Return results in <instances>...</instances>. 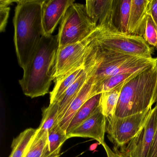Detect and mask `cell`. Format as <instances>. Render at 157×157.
Here are the masks:
<instances>
[{"instance_id": "obj_31", "label": "cell", "mask_w": 157, "mask_h": 157, "mask_svg": "<svg viewBox=\"0 0 157 157\" xmlns=\"http://www.w3.org/2000/svg\"><path fill=\"white\" fill-rule=\"evenodd\" d=\"M60 156V155H57V156H54V157H59Z\"/></svg>"}, {"instance_id": "obj_8", "label": "cell", "mask_w": 157, "mask_h": 157, "mask_svg": "<svg viewBox=\"0 0 157 157\" xmlns=\"http://www.w3.org/2000/svg\"><path fill=\"white\" fill-rule=\"evenodd\" d=\"M96 30L81 42L58 48L53 69L54 80L73 69L84 65L86 56L95 37Z\"/></svg>"}, {"instance_id": "obj_17", "label": "cell", "mask_w": 157, "mask_h": 157, "mask_svg": "<svg viewBox=\"0 0 157 157\" xmlns=\"http://www.w3.org/2000/svg\"><path fill=\"white\" fill-rule=\"evenodd\" d=\"M101 95V94L94 95L84 103L72 117L66 130L67 134L71 132L95 113L100 106Z\"/></svg>"}, {"instance_id": "obj_9", "label": "cell", "mask_w": 157, "mask_h": 157, "mask_svg": "<svg viewBox=\"0 0 157 157\" xmlns=\"http://www.w3.org/2000/svg\"><path fill=\"white\" fill-rule=\"evenodd\" d=\"M157 124V105L151 109L150 116L138 134L128 143L114 151L123 157H148Z\"/></svg>"}, {"instance_id": "obj_12", "label": "cell", "mask_w": 157, "mask_h": 157, "mask_svg": "<svg viewBox=\"0 0 157 157\" xmlns=\"http://www.w3.org/2000/svg\"><path fill=\"white\" fill-rule=\"evenodd\" d=\"M106 118L99 106L95 113L80 125L67 134L68 139L73 137L90 138L102 145L105 142Z\"/></svg>"}, {"instance_id": "obj_27", "label": "cell", "mask_w": 157, "mask_h": 157, "mask_svg": "<svg viewBox=\"0 0 157 157\" xmlns=\"http://www.w3.org/2000/svg\"><path fill=\"white\" fill-rule=\"evenodd\" d=\"M149 14L157 26V0H150Z\"/></svg>"}, {"instance_id": "obj_16", "label": "cell", "mask_w": 157, "mask_h": 157, "mask_svg": "<svg viewBox=\"0 0 157 157\" xmlns=\"http://www.w3.org/2000/svg\"><path fill=\"white\" fill-rule=\"evenodd\" d=\"M89 77L84 70L81 76L63 94L57 102L59 106L58 124L66 113L70 105L88 80Z\"/></svg>"}, {"instance_id": "obj_15", "label": "cell", "mask_w": 157, "mask_h": 157, "mask_svg": "<svg viewBox=\"0 0 157 157\" xmlns=\"http://www.w3.org/2000/svg\"><path fill=\"white\" fill-rule=\"evenodd\" d=\"M84 71V64L75 68L55 80L53 90L50 93V104L57 102L63 94L76 81Z\"/></svg>"}, {"instance_id": "obj_7", "label": "cell", "mask_w": 157, "mask_h": 157, "mask_svg": "<svg viewBox=\"0 0 157 157\" xmlns=\"http://www.w3.org/2000/svg\"><path fill=\"white\" fill-rule=\"evenodd\" d=\"M151 109L124 117L106 119V133L114 148L123 147L138 134L147 121Z\"/></svg>"}, {"instance_id": "obj_28", "label": "cell", "mask_w": 157, "mask_h": 157, "mask_svg": "<svg viewBox=\"0 0 157 157\" xmlns=\"http://www.w3.org/2000/svg\"><path fill=\"white\" fill-rule=\"evenodd\" d=\"M155 104L157 105V102ZM148 157H157V124L151 147L150 150Z\"/></svg>"}, {"instance_id": "obj_29", "label": "cell", "mask_w": 157, "mask_h": 157, "mask_svg": "<svg viewBox=\"0 0 157 157\" xmlns=\"http://www.w3.org/2000/svg\"><path fill=\"white\" fill-rule=\"evenodd\" d=\"M101 145L104 148L105 150L107 155V157H123L116 151L112 150L105 142L103 143Z\"/></svg>"}, {"instance_id": "obj_18", "label": "cell", "mask_w": 157, "mask_h": 157, "mask_svg": "<svg viewBox=\"0 0 157 157\" xmlns=\"http://www.w3.org/2000/svg\"><path fill=\"white\" fill-rule=\"evenodd\" d=\"M68 139L67 132L56 124L48 133L47 144L44 157H51L59 155L64 142Z\"/></svg>"}, {"instance_id": "obj_22", "label": "cell", "mask_w": 157, "mask_h": 157, "mask_svg": "<svg viewBox=\"0 0 157 157\" xmlns=\"http://www.w3.org/2000/svg\"><path fill=\"white\" fill-rule=\"evenodd\" d=\"M132 0H117L115 23L118 31L128 33Z\"/></svg>"}, {"instance_id": "obj_4", "label": "cell", "mask_w": 157, "mask_h": 157, "mask_svg": "<svg viewBox=\"0 0 157 157\" xmlns=\"http://www.w3.org/2000/svg\"><path fill=\"white\" fill-rule=\"evenodd\" d=\"M156 67L140 73L122 89L114 116L124 117L152 108L156 86Z\"/></svg>"}, {"instance_id": "obj_26", "label": "cell", "mask_w": 157, "mask_h": 157, "mask_svg": "<svg viewBox=\"0 0 157 157\" xmlns=\"http://www.w3.org/2000/svg\"><path fill=\"white\" fill-rule=\"evenodd\" d=\"M16 1L1 0L0 1V31L5 32L10 15V5Z\"/></svg>"}, {"instance_id": "obj_3", "label": "cell", "mask_w": 157, "mask_h": 157, "mask_svg": "<svg viewBox=\"0 0 157 157\" xmlns=\"http://www.w3.org/2000/svg\"><path fill=\"white\" fill-rule=\"evenodd\" d=\"M58 48L57 36H43L19 80L26 96L34 98L49 92Z\"/></svg>"}, {"instance_id": "obj_11", "label": "cell", "mask_w": 157, "mask_h": 157, "mask_svg": "<svg viewBox=\"0 0 157 157\" xmlns=\"http://www.w3.org/2000/svg\"><path fill=\"white\" fill-rule=\"evenodd\" d=\"M74 0H44L42 4V25L44 36H49L63 20Z\"/></svg>"}, {"instance_id": "obj_5", "label": "cell", "mask_w": 157, "mask_h": 157, "mask_svg": "<svg viewBox=\"0 0 157 157\" xmlns=\"http://www.w3.org/2000/svg\"><path fill=\"white\" fill-rule=\"evenodd\" d=\"M94 43L105 50L147 58H153L152 47L143 37L118 30L97 28Z\"/></svg>"}, {"instance_id": "obj_30", "label": "cell", "mask_w": 157, "mask_h": 157, "mask_svg": "<svg viewBox=\"0 0 157 157\" xmlns=\"http://www.w3.org/2000/svg\"><path fill=\"white\" fill-rule=\"evenodd\" d=\"M157 50V47H156ZM157 62H156V71H157V78H156V86H155V91H154V95H153V105L156 103V102H157Z\"/></svg>"}, {"instance_id": "obj_10", "label": "cell", "mask_w": 157, "mask_h": 157, "mask_svg": "<svg viewBox=\"0 0 157 157\" xmlns=\"http://www.w3.org/2000/svg\"><path fill=\"white\" fill-rule=\"evenodd\" d=\"M117 3V0L86 1L87 13L96 28L118 30L115 23Z\"/></svg>"}, {"instance_id": "obj_1", "label": "cell", "mask_w": 157, "mask_h": 157, "mask_svg": "<svg viewBox=\"0 0 157 157\" xmlns=\"http://www.w3.org/2000/svg\"><path fill=\"white\" fill-rule=\"evenodd\" d=\"M44 0L16 1L13 19L14 42L18 63L24 69L44 34L42 4Z\"/></svg>"}, {"instance_id": "obj_20", "label": "cell", "mask_w": 157, "mask_h": 157, "mask_svg": "<svg viewBox=\"0 0 157 157\" xmlns=\"http://www.w3.org/2000/svg\"><path fill=\"white\" fill-rule=\"evenodd\" d=\"M37 128H27L13 139L10 157H24L29 145L37 133Z\"/></svg>"}, {"instance_id": "obj_6", "label": "cell", "mask_w": 157, "mask_h": 157, "mask_svg": "<svg viewBox=\"0 0 157 157\" xmlns=\"http://www.w3.org/2000/svg\"><path fill=\"white\" fill-rule=\"evenodd\" d=\"M96 28L87 13L85 5L74 2L60 23L57 35L58 48L85 40Z\"/></svg>"}, {"instance_id": "obj_2", "label": "cell", "mask_w": 157, "mask_h": 157, "mask_svg": "<svg viewBox=\"0 0 157 157\" xmlns=\"http://www.w3.org/2000/svg\"><path fill=\"white\" fill-rule=\"evenodd\" d=\"M156 58H147L102 49L93 40L85 58L84 70L88 77L93 78V85L95 86L117 74L145 71L156 67Z\"/></svg>"}, {"instance_id": "obj_25", "label": "cell", "mask_w": 157, "mask_h": 157, "mask_svg": "<svg viewBox=\"0 0 157 157\" xmlns=\"http://www.w3.org/2000/svg\"><path fill=\"white\" fill-rule=\"evenodd\" d=\"M143 38L151 46L157 47V26L149 14L146 22Z\"/></svg>"}, {"instance_id": "obj_24", "label": "cell", "mask_w": 157, "mask_h": 157, "mask_svg": "<svg viewBox=\"0 0 157 157\" xmlns=\"http://www.w3.org/2000/svg\"><path fill=\"white\" fill-rule=\"evenodd\" d=\"M48 133L38 132L29 145L24 157H44L47 144Z\"/></svg>"}, {"instance_id": "obj_21", "label": "cell", "mask_w": 157, "mask_h": 157, "mask_svg": "<svg viewBox=\"0 0 157 157\" xmlns=\"http://www.w3.org/2000/svg\"><path fill=\"white\" fill-rule=\"evenodd\" d=\"M124 86L101 93L100 106L102 113L106 119H111L114 116L121 91Z\"/></svg>"}, {"instance_id": "obj_23", "label": "cell", "mask_w": 157, "mask_h": 157, "mask_svg": "<svg viewBox=\"0 0 157 157\" xmlns=\"http://www.w3.org/2000/svg\"><path fill=\"white\" fill-rule=\"evenodd\" d=\"M42 119L38 132L40 133L48 132L58 123L59 106L57 102L50 104L48 107L43 108Z\"/></svg>"}, {"instance_id": "obj_14", "label": "cell", "mask_w": 157, "mask_h": 157, "mask_svg": "<svg viewBox=\"0 0 157 157\" xmlns=\"http://www.w3.org/2000/svg\"><path fill=\"white\" fill-rule=\"evenodd\" d=\"M93 82V78L89 77L88 80L75 97L62 119L59 122V125L65 131L75 114L89 98L92 97L91 90Z\"/></svg>"}, {"instance_id": "obj_13", "label": "cell", "mask_w": 157, "mask_h": 157, "mask_svg": "<svg viewBox=\"0 0 157 157\" xmlns=\"http://www.w3.org/2000/svg\"><path fill=\"white\" fill-rule=\"evenodd\" d=\"M150 0H132L128 33L143 37Z\"/></svg>"}, {"instance_id": "obj_19", "label": "cell", "mask_w": 157, "mask_h": 157, "mask_svg": "<svg viewBox=\"0 0 157 157\" xmlns=\"http://www.w3.org/2000/svg\"><path fill=\"white\" fill-rule=\"evenodd\" d=\"M140 72L124 73L112 76L95 86H92V96L109 91L115 88L124 86L128 82L134 78Z\"/></svg>"}]
</instances>
